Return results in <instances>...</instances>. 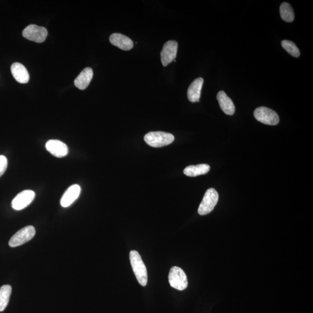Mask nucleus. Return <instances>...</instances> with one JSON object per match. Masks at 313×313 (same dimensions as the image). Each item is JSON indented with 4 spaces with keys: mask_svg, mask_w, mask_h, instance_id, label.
<instances>
[{
    "mask_svg": "<svg viewBox=\"0 0 313 313\" xmlns=\"http://www.w3.org/2000/svg\"><path fill=\"white\" fill-rule=\"evenodd\" d=\"M210 170V167L208 164L190 165L184 170L183 173L189 177H196L206 174Z\"/></svg>",
    "mask_w": 313,
    "mask_h": 313,
    "instance_id": "f3484780",
    "label": "nucleus"
},
{
    "mask_svg": "<svg viewBox=\"0 0 313 313\" xmlns=\"http://www.w3.org/2000/svg\"><path fill=\"white\" fill-rule=\"evenodd\" d=\"M35 235L36 229L33 226L24 227L12 236L9 241V245L12 248L20 246L31 240Z\"/></svg>",
    "mask_w": 313,
    "mask_h": 313,
    "instance_id": "423d86ee",
    "label": "nucleus"
},
{
    "mask_svg": "<svg viewBox=\"0 0 313 313\" xmlns=\"http://www.w3.org/2000/svg\"><path fill=\"white\" fill-rule=\"evenodd\" d=\"M282 47L293 57L298 58L300 53L298 48L294 43L289 40H283L281 42Z\"/></svg>",
    "mask_w": 313,
    "mask_h": 313,
    "instance_id": "aec40b11",
    "label": "nucleus"
},
{
    "mask_svg": "<svg viewBox=\"0 0 313 313\" xmlns=\"http://www.w3.org/2000/svg\"><path fill=\"white\" fill-rule=\"evenodd\" d=\"M254 115L257 121L269 125H276L280 122L277 113L266 107H257L254 111Z\"/></svg>",
    "mask_w": 313,
    "mask_h": 313,
    "instance_id": "39448f33",
    "label": "nucleus"
},
{
    "mask_svg": "<svg viewBox=\"0 0 313 313\" xmlns=\"http://www.w3.org/2000/svg\"><path fill=\"white\" fill-rule=\"evenodd\" d=\"M46 149L58 158L65 156L69 153L68 147L59 140H50L46 143Z\"/></svg>",
    "mask_w": 313,
    "mask_h": 313,
    "instance_id": "9d476101",
    "label": "nucleus"
},
{
    "mask_svg": "<svg viewBox=\"0 0 313 313\" xmlns=\"http://www.w3.org/2000/svg\"><path fill=\"white\" fill-rule=\"evenodd\" d=\"M22 35L24 38L29 40L41 43L45 40L48 32L44 27L30 24L23 30Z\"/></svg>",
    "mask_w": 313,
    "mask_h": 313,
    "instance_id": "0eeeda50",
    "label": "nucleus"
},
{
    "mask_svg": "<svg viewBox=\"0 0 313 313\" xmlns=\"http://www.w3.org/2000/svg\"><path fill=\"white\" fill-rule=\"evenodd\" d=\"M81 193V188L78 185H73L66 190L60 199L61 206L64 208L69 207L79 197Z\"/></svg>",
    "mask_w": 313,
    "mask_h": 313,
    "instance_id": "9b49d317",
    "label": "nucleus"
},
{
    "mask_svg": "<svg viewBox=\"0 0 313 313\" xmlns=\"http://www.w3.org/2000/svg\"><path fill=\"white\" fill-rule=\"evenodd\" d=\"M217 99L222 111L227 115L232 116L235 113V106L233 101L223 91L217 95Z\"/></svg>",
    "mask_w": 313,
    "mask_h": 313,
    "instance_id": "4468645a",
    "label": "nucleus"
},
{
    "mask_svg": "<svg viewBox=\"0 0 313 313\" xmlns=\"http://www.w3.org/2000/svg\"><path fill=\"white\" fill-rule=\"evenodd\" d=\"M280 12L282 20L287 21V22H292L293 21L294 12L293 7H291L289 3H282L280 8Z\"/></svg>",
    "mask_w": 313,
    "mask_h": 313,
    "instance_id": "6ab92c4d",
    "label": "nucleus"
},
{
    "mask_svg": "<svg viewBox=\"0 0 313 313\" xmlns=\"http://www.w3.org/2000/svg\"><path fill=\"white\" fill-rule=\"evenodd\" d=\"M178 48L177 42L171 40L165 43L161 52V60L162 65L167 66L176 59Z\"/></svg>",
    "mask_w": 313,
    "mask_h": 313,
    "instance_id": "1a4fd4ad",
    "label": "nucleus"
},
{
    "mask_svg": "<svg viewBox=\"0 0 313 313\" xmlns=\"http://www.w3.org/2000/svg\"><path fill=\"white\" fill-rule=\"evenodd\" d=\"M93 75V70L91 67H86L75 79L76 87L81 90H85L90 85Z\"/></svg>",
    "mask_w": 313,
    "mask_h": 313,
    "instance_id": "2eb2a0df",
    "label": "nucleus"
},
{
    "mask_svg": "<svg viewBox=\"0 0 313 313\" xmlns=\"http://www.w3.org/2000/svg\"><path fill=\"white\" fill-rule=\"evenodd\" d=\"M36 196L35 193L30 190L21 192L12 201V207L15 210L20 211L32 203Z\"/></svg>",
    "mask_w": 313,
    "mask_h": 313,
    "instance_id": "6e6552de",
    "label": "nucleus"
},
{
    "mask_svg": "<svg viewBox=\"0 0 313 313\" xmlns=\"http://www.w3.org/2000/svg\"><path fill=\"white\" fill-rule=\"evenodd\" d=\"M12 287L10 285H4L0 288V312L4 311L10 300Z\"/></svg>",
    "mask_w": 313,
    "mask_h": 313,
    "instance_id": "a211bd4d",
    "label": "nucleus"
},
{
    "mask_svg": "<svg viewBox=\"0 0 313 313\" xmlns=\"http://www.w3.org/2000/svg\"><path fill=\"white\" fill-rule=\"evenodd\" d=\"M174 139L173 134L161 131L150 132L144 137V140L147 145L153 147H161L170 145L174 142Z\"/></svg>",
    "mask_w": 313,
    "mask_h": 313,
    "instance_id": "f03ea898",
    "label": "nucleus"
},
{
    "mask_svg": "<svg viewBox=\"0 0 313 313\" xmlns=\"http://www.w3.org/2000/svg\"><path fill=\"white\" fill-rule=\"evenodd\" d=\"M168 279L171 286L175 289L183 291L188 287V277L185 272L179 267L174 266L171 269Z\"/></svg>",
    "mask_w": 313,
    "mask_h": 313,
    "instance_id": "7ed1b4c3",
    "label": "nucleus"
},
{
    "mask_svg": "<svg viewBox=\"0 0 313 313\" xmlns=\"http://www.w3.org/2000/svg\"><path fill=\"white\" fill-rule=\"evenodd\" d=\"M11 70L12 76L20 83L26 84L29 81V74L22 64L14 63L12 64Z\"/></svg>",
    "mask_w": 313,
    "mask_h": 313,
    "instance_id": "ddd939ff",
    "label": "nucleus"
},
{
    "mask_svg": "<svg viewBox=\"0 0 313 313\" xmlns=\"http://www.w3.org/2000/svg\"><path fill=\"white\" fill-rule=\"evenodd\" d=\"M131 265L137 280L143 287H145L148 281L146 267L139 253L131 251L130 254Z\"/></svg>",
    "mask_w": 313,
    "mask_h": 313,
    "instance_id": "f257e3e1",
    "label": "nucleus"
},
{
    "mask_svg": "<svg viewBox=\"0 0 313 313\" xmlns=\"http://www.w3.org/2000/svg\"><path fill=\"white\" fill-rule=\"evenodd\" d=\"M219 199V195L216 190L210 188L207 190L203 199L199 205L198 213L200 215H206L214 210Z\"/></svg>",
    "mask_w": 313,
    "mask_h": 313,
    "instance_id": "20e7f679",
    "label": "nucleus"
},
{
    "mask_svg": "<svg viewBox=\"0 0 313 313\" xmlns=\"http://www.w3.org/2000/svg\"><path fill=\"white\" fill-rule=\"evenodd\" d=\"M204 79L198 78L192 82L188 90V98L190 102L194 103L199 102L201 96V92Z\"/></svg>",
    "mask_w": 313,
    "mask_h": 313,
    "instance_id": "dca6fc26",
    "label": "nucleus"
},
{
    "mask_svg": "<svg viewBox=\"0 0 313 313\" xmlns=\"http://www.w3.org/2000/svg\"><path fill=\"white\" fill-rule=\"evenodd\" d=\"M8 167V160L5 156L0 155V177L4 174Z\"/></svg>",
    "mask_w": 313,
    "mask_h": 313,
    "instance_id": "412c9836",
    "label": "nucleus"
},
{
    "mask_svg": "<svg viewBox=\"0 0 313 313\" xmlns=\"http://www.w3.org/2000/svg\"><path fill=\"white\" fill-rule=\"evenodd\" d=\"M110 43L122 50H131L134 47V42L128 37L120 33L112 34L110 37Z\"/></svg>",
    "mask_w": 313,
    "mask_h": 313,
    "instance_id": "f8f14e48",
    "label": "nucleus"
}]
</instances>
